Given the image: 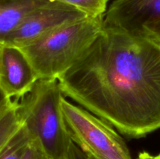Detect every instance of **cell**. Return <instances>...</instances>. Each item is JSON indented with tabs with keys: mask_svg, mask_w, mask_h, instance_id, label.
<instances>
[{
	"mask_svg": "<svg viewBox=\"0 0 160 159\" xmlns=\"http://www.w3.org/2000/svg\"><path fill=\"white\" fill-rule=\"evenodd\" d=\"M87 155H88V159H97V158H95V157H93V156L89 155V154H87Z\"/></svg>",
	"mask_w": 160,
	"mask_h": 159,
	"instance_id": "17",
	"label": "cell"
},
{
	"mask_svg": "<svg viewBox=\"0 0 160 159\" xmlns=\"http://www.w3.org/2000/svg\"><path fill=\"white\" fill-rule=\"evenodd\" d=\"M21 159H53L48 154L41 142L35 137H31L30 141L22 155Z\"/></svg>",
	"mask_w": 160,
	"mask_h": 159,
	"instance_id": "12",
	"label": "cell"
},
{
	"mask_svg": "<svg viewBox=\"0 0 160 159\" xmlns=\"http://www.w3.org/2000/svg\"><path fill=\"white\" fill-rule=\"evenodd\" d=\"M77 8L90 17L103 16L106 12L108 2L106 0H60Z\"/></svg>",
	"mask_w": 160,
	"mask_h": 159,
	"instance_id": "11",
	"label": "cell"
},
{
	"mask_svg": "<svg viewBox=\"0 0 160 159\" xmlns=\"http://www.w3.org/2000/svg\"><path fill=\"white\" fill-rule=\"evenodd\" d=\"M63 98L58 79H39L17 102L22 125L53 159H68L73 143L62 115Z\"/></svg>",
	"mask_w": 160,
	"mask_h": 159,
	"instance_id": "3",
	"label": "cell"
},
{
	"mask_svg": "<svg viewBox=\"0 0 160 159\" xmlns=\"http://www.w3.org/2000/svg\"><path fill=\"white\" fill-rule=\"evenodd\" d=\"M142 33L160 45V19L145 25Z\"/></svg>",
	"mask_w": 160,
	"mask_h": 159,
	"instance_id": "13",
	"label": "cell"
},
{
	"mask_svg": "<svg viewBox=\"0 0 160 159\" xmlns=\"http://www.w3.org/2000/svg\"><path fill=\"white\" fill-rule=\"evenodd\" d=\"M22 126L17 112V103L0 118V151Z\"/></svg>",
	"mask_w": 160,
	"mask_h": 159,
	"instance_id": "10",
	"label": "cell"
},
{
	"mask_svg": "<svg viewBox=\"0 0 160 159\" xmlns=\"http://www.w3.org/2000/svg\"><path fill=\"white\" fill-rule=\"evenodd\" d=\"M62 115L72 141L97 159H131L129 149L111 125L65 98Z\"/></svg>",
	"mask_w": 160,
	"mask_h": 159,
	"instance_id": "4",
	"label": "cell"
},
{
	"mask_svg": "<svg viewBox=\"0 0 160 159\" xmlns=\"http://www.w3.org/2000/svg\"><path fill=\"white\" fill-rule=\"evenodd\" d=\"M68 159H88V157L85 152L73 142L70 146Z\"/></svg>",
	"mask_w": 160,
	"mask_h": 159,
	"instance_id": "15",
	"label": "cell"
},
{
	"mask_svg": "<svg viewBox=\"0 0 160 159\" xmlns=\"http://www.w3.org/2000/svg\"><path fill=\"white\" fill-rule=\"evenodd\" d=\"M38 80L21 48L0 43V87L12 102L22 99Z\"/></svg>",
	"mask_w": 160,
	"mask_h": 159,
	"instance_id": "6",
	"label": "cell"
},
{
	"mask_svg": "<svg viewBox=\"0 0 160 159\" xmlns=\"http://www.w3.org/2000/svg\"><path fill=\"white\" fill-rule=\"evenodd\" d=\"M137 159H160V154L157 155H153L146 151H143L138 154Z\"/></svg>",
	"mask_w": 160,
	"mask_h": 159,
	"instance_id": "16",
	"label": "cell"
},
{
	"mask_svg": "<svg viewBox=\"0 0 160 159\" xmlns=\"http://www.w3.org/2000/svg\"><path fill=\"white\" fill-rule=\"evenodd\" d=\"M15 102H12V100L6 95V94L3 91L2 89L0 87V118L9 110Z\"/></svg>",
	"mask_w": 160,
	"mask_h": 159,
	"instance_id": "14",
	"label": "cell"
},
{
	"mask_svg": "<svg viewBox=\"0 0 160 159\" xmlns=\"http://www.w3.org/2000/svg\"><path fill=\"white\" fill-rule=\"evenodd\" d=\"M106 2H108V4H109V2H110V1H111V0H106Z\"/></svg>",
	"mask_w": 160,
	"mask_h": 159,
	"instance_id": "18",
	"label": "cell"
},
{
	"mask_svg": "<svg viewBox=\"0 0 160 159\" xmlns=\"http://www.w3.org/2000/svg\"><path fill=\"white\" fill-rule=\"evenodd\" d=\"M52 0H0V43L34 9Z\"/></svg>",
	"mask_w": 160,
	"mask_h": 159,
	"instance_id": "8",
	"label": "cell"
},
{
	"mask_svg": "<svg viewBox=\"0 0 160 159\" xmlns=\"http://www.w3.org/2000/svg\"><path fill=\"white\" fill-rule=\"evenodd\" d=\"M58 80L64 96L126 137L160 129V45L143 33L103 26Z\"/></svg>",
	"mask_w": 160,
	"mask_h": 159,
	"instance_id": "1",
	"label": "cell"
},
{
	"mask_svg": "<svg viewBox=\"0 0 160 159\" xmlns=\"http://www.w3.org/2000/svg\"><path fill=\"white\" fill-rule=\"evenodd\" d=\"M159 19L160 0H111L103 16V25L142 33L145 25Z\"/></svg>",
	"mask_w": 160,
	"mask_h": 159,
	"instance_id": "7",
	"label": "cell"
},
{
	"mask_svg": "<svg viewBox=\"0 0 160 159\" xmlns=\"http://www.w3.org/2000/svg\"><path fill=\"white\" fill-rule=\"evenodd\" d=\"M88 15L60 0H52L28 14L1 43L21 47Z\"/></svg>",
	"mask_w": 160,
	"mask_h": 159,
	"instance_id": "5",
	"label": "cell"
},
{
	"mask_svg": "<svg viewBox=\"0 0 160 159\" xmlns=\"http://www.w3.org/2000/svg\"><path fill=\"white\" fill-rule=\"evenodd\" d=\"M103 16H88L19 48L26 55L39 79H59L99 35L104 26Z\"/></svg>",
	"mask_w": 160,
	"mask_h": 159,
	"instance_id": "2",
	"label": "cell"
},
{
	"mask_svg": "<svg viewBox=\"0 0 160 159\" xmlns=\"http://www.w3.org/2000/svg\"><path fill=\"white\" fill-rule=\"evenodd\" d=\"M31 139L29 132L22 125L19 130L0 151V159H21Z\"/></svg>",
	"mask_w": 160,
	"mask_h": 159,
	"instance_id": "9",
	"label": "cell"
}]
</instances>
